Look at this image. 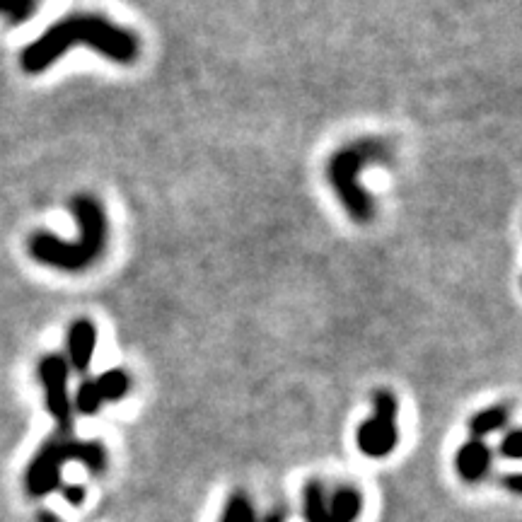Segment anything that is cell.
I'll return each instance as SVG.
<instances>
[{
    "label": "cell",
    "mask_w": 522,
    "mask_h": 522,
    "mask_svg": "<svg viewBox=\"0 0 522 522\" xmlns=\"http://www.w3.org/2000/svg\"><path fill=\"white\" fill-rule=\"evenodd\" d=\"M73 46H87L119 66H129L138 58V37L131 29L114 25L104 15L80 13L68 15L51 25L39 39L27 44L20 54L22 71L29 75L44 73Z\"/></svg>",
    "instance_id": "6da1fadb"
},
{
    "label": "cell",
    "mask_w": 522,
    "mask_h": 522,
    "mask_svg": "<svg viewBox=\"0 0 522 522\" xmlns=\"http://www.w3.org/2000/svg\"><path fill=\"white\" fill-rule=\"evenodd\" d=\"M71 211L75 225H78V237L73 242L61 240V237L42 230L29 237L27 249L29 257L37 264L66 271V274H80L102 257L104 247H107L109 228L102 203L95 196H75Z\"/></svg>",
    "instance_id": "7a4b0ae2"
},
{
    "label": "cell",
    "mask_w": 522,
    "mask_h": 522,
    "mask_svg": "<svg viewBox=\"0 0 522 522\" xmlns=\"http://www.w3.org/2000/svg\"><path fill=\"white\" fill-rule=\"evenodd\" d=\"M392 162L390 143L382 138H361L339 148L327 162V182L332 184L336 199L346 216L358 225H368L375 218V201L370 191L358 182V174L370 165Z\"/></svg>",
    "instance_id": "3957f363"
},
{
    "label": "cell",
    "mask_w": 522,
    "mask_h": 522,
    "mask_svg": "<svg viewBox=\"0 0 522 522\" xmlns=\"http://www.w3.org/2000/svg\"><path fill=\"white\" fill-rule=\"evenodd\" d=\"M71 460L85 464L92 474H102L107 467V450L100 440H75L68 435L46 440L27 467L25 486L29 496L42 498L56 491L61 486L63 464Z\"/></svg>",
    "instance_id": "277c9868"
},
{
    "label": "cell",
    "mask_w": 522,
    "mask_h": 522,
    "mask_svg": "<svg viewBox=\"0 0 522 522\" xmlns=\"http://www.w3.org/2000/svg\"><path fill=\"white\" fill-rule=\"evenodd\" d=\"M373 406V419L361 423L356 438L363 455L380 460V457H387L397 448V399H394L392 392L380 390L373 394Z\"/></svg>",
    "instance_id": "5b68a950"
},
{
    "label": "cell",
    "mask_w": 522,
    "mask_h": 522,
    "mask_svg": "<svg viewBox=\"0 0 522 522\" xmlns=\"http://www.w3.org/2000/svg\"><path fill=\"white\" fill-rule=\"evenodd\" d=\"M39 382L44 385L46 409L56 421L61 435H68L73 426V404L68 397V361L61 356H44L37 365Z\"/></svg>",
    "instance_id": "8992f818"
},
{
    "label": "cell",
    "mask_w": 522,
    "mask_h": 522,
    "mask_svg": "<svg viewBox=\"0 0 522 522\" xmlns=\"http://www.w3.org/2000/svg\"><path fill=\"white\" fill-rule=\"evenodd\" d=\"M129 390H131L129 373L121 368H112L107 370V373L97 375L95 380H87L78 387L73 409H78V414L92 416L102 409V404L124 399Z\"/></svg>",
    "instance_id": "52a82bcc"
},
{
    "label": "cell",
    "mask_w": 522,
    "mask_h": 522,
    "mask_svg": "<svg viewBox=\"0 0 522 522\" xmlns=\"http://www.w3.org/2000/svg\"><path fill=\"white\" fill-rule=\"evenodd\" d=\"M455 469L462 481L467 484H477L489 474L491 469V450L484 440H467L455 455Z\"/></svg>",
    "instance_id": "ba28073f"
},
{
    "label": "cell",
    "mask_w": 522,
    "mask_h": 522,
    "mask_svg": "<svg viewBox=\"0 0 522 522\" xmlns=\"http://www.w3.org/2000/svg\"><path fill=\"white\" fill-rule=\"evenodd\" d=\"M97 348V327L90 319H75L68 329V358L78 373H85L95 358Z\"/></svg>",
    "instance_id": "9c48e42d"
},
{
    "label": "cell",
    "mask_w": 522,
    "mask_h": 522,
    "mask_svg": "<svg viewBox=\"0 0 522 522\" xmlns=\"http://www.w3.org/2000/svg\"><path fill=\"white\" fill-rule=\"evenodd\" d=\"M363 510V496L356 489H339L329 498V522H356Z\"/></svg>",
    "instance_id": "30bf717a"
},
{
    "label": "cell",
    "mask_w": 522,
    "mask_h": 522,
    "mask_svg": "<svg viewBox=\"0 0 522 522\" xmlns=\"http://www.w3.org/2000/svg\"><path fill=\"white\" fill-rule=\"evenodd\" d=\"M508 419H510L508 406H503V404L489 406V409L479 411V414L472 416V421H469V433H472V438L484 440L486 435H491V433L501 431V428H506Z\"/></svg>",
    "instance_id": "8fae6325"
},
{
    "label": "cell",
    "mask_w": 522,
    "mask_h": 522,
    "mask_svg": "<svg viewBox=\"0 0 522 522\" xmlns=\"http://www.w3.org/2000/svg\"><path fill=\"white\" fill-rule=\"evenodd\" d=\"M305 522H329V498L319 481H310L303 491Z\"/></svg>",
    "instance_id": "7c38bea8"
},
{
    "label": "cell",
    "mask_w": 522,
    "mask_h": 522,
    "mask_svg": "<svg viewBox=\"0 0 522 522\" xmlns=\"http://www.w3.org/2000/svg\"><path fill=\"white\" fill-rule=\"evenodd\" d=\"M220 522H257L254 520V508L245 493H232L228 498V506L223 510Z\"/></svg>",
    "instance_id": "4fadbf2b"
},
{
    "label": "cell",
    "mask_w": 522,
    "mask_h": 522,
    "mask_svg": "<svg viewBox=\"0 0 522 522\" xmlns=\"http://www.w3.org/2000/svg\"><path fill=\"white\" fill-rule=\"evenodd\" d=\"M37 10V0H0V17L10 22V25H22Z\"/></svg>",
    "instance_id": "5bb4252c"
},
{
    "label": "cell",
    "mask_w": 522,
    "mask_h": 522,
    "mask_svg": "<svg viewBox=\"0 0 522 522\" xmlns=\"http://www.w3.org/2000/svg\"><path fill=\"white\" fill-rule=\"evenodd\" d=\"M501 455L508 457V460H520V455H522V433L518 431V428H510V431L503 435Z\"/></svg>",
    "instance_id": "9a60e30c"
},
{
    "label": "cell",
    "mask_w": 522,
    "mask_h": 522,
    "mask_svg": "<svg viewBox=\"0 0 522 522\" xmlns=\"http://www.w3.org/2000/svg\"><path fill=\"white\" fill-rule=\"evenodd\" d=\"M63 496H66V501L71 506H80L85 501V491L80 486H68V489H63Z\"/></svg>",
    "instance_id": "2e32d148"
},
{
    "label": "cell",
    "mask_w": 522,
    "mask_h": 522,
    "mask_svg": "<svg viewBox=\"0 0 522 522\" xmlns=\"http://www.w3.org/2000/svg\"><path fill=\"white\" fill-rule=\"evenodd\" d=\"M261 522H286V515H283L281 510H274V513L266 515V518L261 520Z\"/></svg>",
    "instance_id": "e0dca14e"
},
{
    "label": "cell",
    "mask_w": 522,
    "mask_h": 522,
    "mask_svg": "<svg viewBox=\"0 0 522 522\" xmlns=\"http://www.w3.org/2000/svg\"><path fill=\"white\" fill-rule=\"evenodd\" d=\"M508 489L510 491H515V493H520V489H522V486H520V477H518V474H513V477H508Z\"/></svg>",
    "instance_id": "ac0fdd59"
},
{
    "label": "cell",
    "mask_w": 522,
    "mask_h": 522,
    "mask_svg": "<svg viewBox=\"0 0 522 522\" xmlns=\"http://www.w3.org/2000/svg\"><path fill=\"white\" fill-rule=\"evenodd\" d=\"M39 522H58V520H56V515L42 513V515H39Z\"/></svg>",
    "instance_id": "d6986e66"
}]
</instances>
